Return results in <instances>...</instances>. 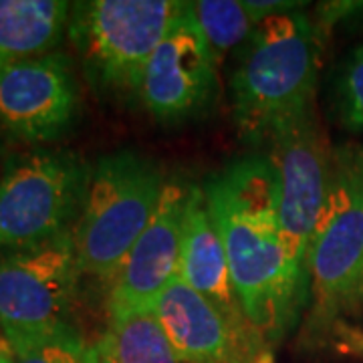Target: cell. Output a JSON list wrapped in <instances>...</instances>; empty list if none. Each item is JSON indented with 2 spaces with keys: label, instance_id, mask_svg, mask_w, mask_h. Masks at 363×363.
<instances>
[{
  "label": "cell",
  "instance_id": "cell-1",
  "mask_svg": "<svg viewBox=\"0 0 363 363\" xmlns=\"http://www.w3.org/2000/svg\"><path fill=\"white\" fill-rule=\"evenodd\" d=\"M204 194L242 313L252 331L272 347L309 303V283L283 242L274 166L269 157L238 160L210 178Z\"/></svg>",
  "mask_w": 363,
  "mask_h": 363
},
{
  "label": "cell",
  "instance_id": "cell-2",
  "mask_svg": "<svg viewBox=\"0 0 363 363\" xmlns=\"http://www.w3.org/2000/svg\"><path fill=\"white\" fill-rule=\"evenodd\" d=\"M321 39L303 11L262 21L233 77L234 123L245 142L269 143L277 131L313 113Z\"/></svg>",
  "mask_w": 363,
  "mask_h": 363
},
{
  "label": "cell",
  "instance_id": "cell-3",
  "mask_svg": "<svg viewBox=\"0 0 363 363\" xmlns=\"http://www.w3.org/2000/svg\"><path fill=\"white\" fill-rule=\"evenodd\" d=\"M164 174L150 157L131 150L101 157L91 169L73 240L81 274H116L156 212Z\"/></svg>",
  "mask_w": 363,
  "mask_h": 363
},
{
  "label": "cell",
  "instance_id": "cell-4",
  "mask_svg": "<svg viewBox=\"0 0 363 363\" xmlns=\"http://www.w3.org/2000/svg\"><path fill=\"white\" fill-rule=\"evenodd\" d=\"M311 319L325 333L339 317L363 307V147L333 150L331 188L309 248Z\"/></svg>",
  "mask_w": 363,
  "mask_h": 363
},
{
  "label": "cell",
  "instance_id": "cell-5",
  "mask_svg": "<svg viewBox=\"0 0 363 363\" xmlns=\"http://www.w3.org/2000/svg\"><path fill=\"white\" fill-rule=\"evenodd\" d=\"M186 6L178 0L75 2L67 30L91 83L140 97L147 59Z\"/></svg>",
  "mask_w": 363,
  "mask_h": 363
},
{
  "label": "cell",
  "instance_id": "cell-6",
  "mask_svg": "<svg viewBox=\"0 0 363 363\" xmlns=\"http://www.w3.org/2000/svg\"><path fill=\"white\" fill-rule=\"evenodd\" d=\"M91 169L73 152L39 150L0 178V255L43 247L75 228Z\"/></svg>",
  "mask_w": 363,
  "mask_h": 363
},
{
  "label": "cell",
  "instance_id": "cell-7",
  "mask_svg": "<svg viewBox=\"0 0 363 363\" xmlns=\"http://www.w3.org/2000/svg\"><path fill=\"white\" fill-rule=\"evenodd\" d=\"M79 274L73 230L0 257V333L14 355L69 325Z\"/></svg>",
  "mask_w": 363,
  "mask_h": 363
},
{
  "label": "cell",
  "instance_id": "cell-8",
  "mask_svg": "<svg viewBox=\"0 0 363 363\" xmlns=\"http://www.w3.org/2000/svg\"><path fill=\"white\" fill-rule=\"evenodd\" d=\"M279 180V220L286 255L309 283V248L331 188L333 150L313 113L277 131L269 140Z\"/></svg>",
  "mask_w": 363,
  "mask_h": 363
},
{
  "label": "cell",
  "instance_id": "cell-9",
  "mask_svg": "<svg viewBox=\"0 0 363 363\" xmlns=\"http://www.w3.org/2000/svg\"><path fill=\"white\" fill-rule=\"evenodd\" d=\"M79 85L71 59L49 52L0 67V125L26 143H51L77 121Z\"/></svg>",
  "mask_w": 363,
  "mask_h": 363
},
{
  "label": "cell",
  "instance_id": "cell-10",
  "mask_svg": "<svg viewBox=\"0 0 363 363\" xmlns=\"http://www.w3.org/2000/svg\"><path fill=\"white\" fill-rule=\"evenodd\" d=\"M218 55L196 25L190 2L147 59L140 99L162 123L200 113L218 89Z\"/></svg>",
  "mask_w": 363,
  "mask_h": 363
},
{
  "label": "cell",
  "instance_id": "cell-11",
  "mask_svg": "<svg viewBox=\"0 0 363 363\" xmlns=\"http://www.w3.org/2000/svg\"><path fill=\"white\" fill-rule=\"evenodd\" d=\"M182 363H271V347L252 331L234 327L180 277L152 305Z\"/></svg>",
  "mask_w": 363,
  "mask_h": 363
},
{
  "label": "cell",
  "instance_id": "cell-12",
  "mask_svg": "<svg viewBox=\"0 0 363 363\" xmlns=\"http://www.w3.org/2000/svg\"><path fill=\"white\" fill-rule=\"evenodd\" d=\"M190 188L168 180L156 212L130 255L107 281V311L152 309L157 295L180 272L182 228Z\"/></svg>",
  "mask_w": 363,
  "mask_h": 363
},
{
  "label": "cell",
  "instance_id": "cell-13",
  "mask_svg": "<svg viewBox=\"0 0 363 363\" xmlns=\"http://www.w3.org/2000/svg\"><path fill=\"white\" fill-rule=\"evenodd\" d=\"M180 277L234 327L252 331L236 297L224 242L210 214L204 188L200 186H192L188 192L182 228Z\"/></svg>",
  "mask_w": 363,
  "mask_h": 363
},
{
  "label": "cell",
  "instance_id": "cell-14",
  "mask_svg": "<svg viewBox=\"0 0 363 363\" xmlns=\"http://www.w3.org/2000/svg\"><path fill=\"white\" fill-rule=\"evenodd\" d=\"M71 11L65 0H0V67L55 52Z\"/></svg>",
  "mask_w": 363,
  "mask_h": 363
},
{
  "label": "cell",
  "instance_id": "cell-15",
  "mask_svg": "<svg viewBox=\"0 0 363 363\" xmlns=\"http://www.w3.org/2000/svg\"><path fill=\"white\" fill-rule=\"evenodd\" d=\"M95 363H182L152 309L109 311Z\"/></svg>",
  "mask_w": 363,
  "mask_h": 363
},
{
  "label": "cell",
  "instance_id": "cell-16",
  "mask_svg": "<svg viewBox=\"0 0 363 363\" xmlns=\"http://www.w3.org/2000/svg\"><path fill=\"white\" fill-rule=\"evenodd\" d=\"M190 9L200 33L216 55L233 49L242 40H248L257 28L248 13L247 2L198 0L190 2Z\"/></svg>",
  "mask_w": 363,
  "mask_h": 363
},
{
  "label": "cell",
  "instance_id": "cell-17",
  "mask_svg": "<svg viewBox=\"0 0 363 363\" xmlns=\"http://www.w3.org/2000/svg\"><path fill=\"white\" fill-rule=\"evenodd\" d=\"M14 363H95V355L77 329L65 325L28 350L16 353Z\"/></svg>",
  "mask_w": 363,
  "mask_h": 363
},
{
  "label": "cell",
  "instance_id": "cell-18",
  "mask_svg": "<svg viewBox=\"0 0 363 363\" xmlns=\"http://www.w3.org/2000/svg\"><path fill=\"white\" fill-rule=\"evenodd\" d=\"M335 95L341 123L347 130L363 133V45L355 47L345 59L339 71Z\"/></svg>",
  "mask_w": 363,
  "mask_h": 363
},
{
  "label": "cell",
  "instance_id": "cell-19",
  "mask_svg": "<svg viewBox=\"0 0 363 363\" xmlns=\"http://www.w3.org/2000/svg\"><path fill=\"white\" fill-rule=\"evenodd\" d=\"M16 355H14L13 347L4 341V337L0 335V363H14Z\"/></svg>",
  "mask_w": 363,
  "mask_h": 363
},
{
  "label": "cell",
  "instance_id": "cell-20",
  "mask_svg": "<svg viewBox=\"0 0 363 363\" xmlns=\"http://www.w3.org/2000/svg\"><path fill=\"white\" fill-rule=\"evenodd\" d=\"M353 345L357 347V351H362V353H363V337H355Z\"/></svg>",
  "mask_w": 363,
  "mask_h": 363
}]
</instances>
